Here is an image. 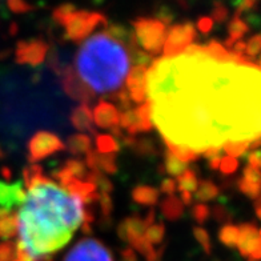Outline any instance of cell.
<instances>
[{"instance_id":"cell-39","label":"cell","mask_w":261,"mask_h":261,"mask_svg":"<svg viewBox=\"0 0 261 261\" xmlns=\"http://www.w3.org/2000/svg\"><path fill=\"white\" fill-rule=\"evenodd\" d=\"M130 62H134V64L141 65V67L147 68L148 64H152V63L155 62V58L149 55L148 52L143 51V49L136 48L135 51L130 52Z\"/></svg>"},{"instance_id":"cell-8","label":"cell","mask_w":261,"mask_h":261,"mask_svg":"<svg viewBox=\"0 0 261 261\" xmlns=\"http://www.w3.org/2000/svg\"><path fill=\"white\" fill-rule=\"evenodd\" d=\"M64 149V143L59 136L47 130H39L28 141V160L31 163L40 162L43 159Z\"/></svg>"},{"instance_id":"cell-41","label":"cell","mask_w":261,"mask_h":261,"mask_svg":"<svg viewBox=\"0 0 261 261\" xmlns=\"http://www.w3.org/2000/svg\"><path fill=\"white\" fill-rule=\"evenodd\" d=\"M211 215V210L210 206L205 205V204H196L193 205L192 208V217L195 219V221L197 224H204L206 220H208V217Z\"/></svg>"},{"instance_id":"cell-29","label":"cell","mask_w":261,"mask_h":261,"mask_svg":"<svg viewBox=\"0 0 261 261\" xmlns=\"http://www.w3.org/2000/svg\"><path fill=\"white\" fill-rule=\"evenodd\" d=\"M132 151L139 156H153L156 155L155 143L151 139H136L130 145Z\"/></svg>"},{"instance_id":"cell-28","label":"cell","mask_w":261,"mask_h":261,"mask_svg":"<svg viewBox=\"0 0 261 261\" xmlns=\"http://www.w3.org/2000/svg\"><path fill=\"white\" fill-rule=\"evenodd\" d=\"M219 239L225 247H236L237 241H239V227H236L233 224L224 225L219 232Z\"/></svg>"},{"instance_id":"cell-19","label":"cell","mask_w":261,"mask_h":261,"mask_svg":"<svg viewBox=\"0 0 261 261\" xmlns=\"http://www.w3.org/2000/svg\"><path fill=\"white\" fill-rule=\"evenodd\" d=\"M17 234V213L0 210V240L8 241Z\"/></svg>"},{"instance_id":"cell-23","label":"cell","mask_w":261,"mask_h":261,"mask_svg":"<svg viewBox=\"0 0 261 261\" xmlns=\"http://www.w3.org/2000/svg\"><path fill=\"white\" fill-rule=\"evenodd\" d=\"M67 148L72 155H86L92 149V140L88 135L75 134L67 139Z\"/></svg>"},{"instance_id":"cell-22","label":"cell","mask_w":261,"mask_h":261,"mask_svg":"<svg viewBox=\"0 0 261 261\" xmlns=\"http://www.w3.org/2000/svg\"><path fill=\"white\" fill-rule=\"evenodd\" d=\"M160 211H162L163 216L171 221L179 220L180 217L184 213V205H182L181 200L176 197L175 195L168 196L160 203Z\"/></svg>"},{"instance_id":"cell-13","label":"cell","mask_w":261,"mask_h":261,"mask_svg":"<svg viewBox=\"0 0 261 261\" xmlns=\"http://www.w3.org/2000/svg\"><path fill=\"white\" fill-rule=\"evenodd\" d=\"M127 92L130 101L145 103L147 101V68L141 65H135L129 69L127 77Z\"/></svg>"},{"instance_id":"cell-24","label":"cell","mask_w":261,"mask_h":261,"mask_svg":"<svg viewBox=\"0 0 261 261\" xmlns=\"http://www.w3.org/2000/svg\"><path fill=\"white\" fill-rule=\"evenodd\" d=\"M219 187L212 182L211 180H201L197 184V188L195 191V197L197 201L203 204L205 201H210V200H213L219 195Z\"/></svg>"},{"instance_id":"cell-57","label":"cell","mask_w":261,"mask_h":261,"mask_svg":"<svg viewBox=\"0 0 261 261\" xmlns=\"http://www.w3.org/2000/svg\"><path fill=\"white\" fill-rule=\"evenodd\" d=\"M220 162H221V155L216 156V158L210 159L211 169H213V171H217V169H219V167H220Z\"/></svg>"},{"instance_id":"cell-1","label":"cell","mask_w":261,"mask_h":261,"mask_svg":"<svg viewBox=\"0 0 261 261\" xmlns=\"http://www.w3.org/2000/svg\"><path fill=\"white\" fill-rule=\"evenodd\" d=\"M261 72L217 41L189 45L147 68L152 124L164 143L197 155L230 141L260 139Z\"/></svg>"},{"instance_id":"cell-25","label":"cell","mask_w":261,"mask_h":261,"mask_svg":"<svg viewBox=\"0 0 261 261\" xmlns=\"http://www.w3.org/2000/svg\"><path fill=\"white\" fill-rule=\"evenodd\" d=\"M96 147L97 152L101 155L116 153L120 149L119 141L112 135H96Z\"/></svg>"},{"instance_id":"cell-7","label":"cell","mask_w":261,"mask_h":261,"mask_svg":"<svg viewBox=\"0 0 261 261\" xmlns=\"http://www.w3.org/2000/svg\"><path fill=\"white\" fill-rule=\"evenodd\" d=\"M196 38V28L192 23L172 25L165 35V43L163 47L164 58H173L186 51L192 45Z\"/></svg>"},{"instance_id":"cell-34","label":"cell","mask_w":261,"mask_h":261,"mask_svg":"<svg viewBox=\"0 0 261 261\" xmlns=\"http://www.w3.org/2000/svg\"><path fill=\"white\" fill-rule=\"evenodd\" d=\"M167 148H168V151L171 152L172 155L176 156V158L181 160L182 163H189V162H195L196 159L199 158V155L196 153V152L191 151L188 148H184V147H177V145H172L168 144V143H165Z\"/></svg>"},{"instance_id":"cell-58","label":"cell","mask_w":261,"mask_h":261,"mask_svg":"<svg viewBox=\"0 0 261 261\" xmlns=\"http://www.w3.org/2000/svg\"><path fill=\"white\" fill-rule=\"evenodd\" d=\"M181 203L182 205H191L192 203V193L188 192H181Z\"/></svg>"},{"instance_id":"cell-61","label":"cell","mask_w":261,"mask_h":261,"mask_svg":"<svg viewBox=\"0 0 261 261\" xmlns=\"http://www.w3.org/2000/svg\"><path fill=\"white\" fill-rule=\"evenodd\" d=\"M4 156H6V153H4V151L2 149V147H0V160H2V159H4Z\"/></svg>"},{"instance_id":"cell-47","label":"cell","mask_w":261,"mask_h":261,"mask_svg":"<svg viewBox=\"0 0 261 261\" xmlns=\"http://www.w3.org/2000/svg\"><path fill=\"white\" fill-rule=\"evenodd\" d=\"M243 179H244L245 181L253 184V186H260V171H258V169L251 168V167H245L244 171H243Z\"/></svg>"},{"instance_id":"cell-27","label":"cell","mask_w":261,"mask_h":261,"mask_svg":"<svg viewBox=\"0 0 261 261\" xmlns=\"http://www.w3.org/2000/svg\"><path fill=\"white\" fill-rule=\"evenodd\" d=\"M164 168L168 175L179 177L180 175H182V173L188 169V165H187L186 163H182L181 160H179L176 156L172 155L171 152L167 149V152H165Z\"/></svg>"},{"instance_id":"cell-2","label":"cell","mask_w":261,"mask_h":261,"mask_svg":"<svg viewBox=\"0 0 261 261\" xmlns=\"http://www.w3.org/2000/svg\"><path fill=\"white\" fill-rule=\"evenodd\" d=\"M84 220V205L48 177L28 188L17 212V261L54 258Z\"/></svg>"},{"instance_id":"cell-32","label":"cell","mask_w":261,"mask_h":261,"mask_svg":"<svg viewBox=\"0 0 261 261\" xmlns=\"http://www.w3.org/2000/svg\"><path fill=\"white\" fill-rule=\"evenodd\" d=\"M249 147H251V143H248V141H230V143H225L221 147V149L225 151L227 156L236 159L239 156L244 155Z\"/></svg>"},{"instance_id":"cell-17","label":"cell","mask_w":261,"mask_h":261,"mask_svg":"<svg viewBox=\"0 0 261 261\" xmlns=\"http://www.w3.org/2000/svg\"><path fill=\"white\" fill-rule=\"evenodd\" d=\"M92 117L97 127L104 128V129H112L115 127H119L120 114H119L116 106L108 103V101H100L93 110Z\"/></svg>"},{"instance_id":"cell-5","label":"cell","mask_w":261,"mask_h":261,"mask_svg":"<svg viewBox=\"0 0 261 261\" xmlns=\"http://www.w3.org/2000/svg\"><path fill=\"white\" fill-rule=\"evenodd\" d=\"M99 24L107 25V19L100 12L93 11H75L65 21V38L72 41H82Z\"/></svg>"},{"instance_id":"cell-54","label":"cell","mask_w":261,"mask_h":261,"mask_svg":"<svg viewBox=\"0 0 261 261\" xmlns=\"http://www.w3.org/2000/svg\"><path fill=\"white\" fill-rule=\"evenodd\" d=\"M48 64L49 67H51L54 71H55L56 73H58L59 76H60V73H62L63 68L60 67V63H59V56H58V52L56 51H51V54H49L48 56Z\"/></svg>"},{"instance_id":"cell-37","label":"cell","mask_w":261,"mask_h":261,"mask_svg":"<svg viewBox=\"0 0 261 261\" xmlns=\"http://www.w3.org/2000/svg\"><path fill=\"white\" fill-rule=\"evenodd\" d=\"M0 261H17V247L14 241L0 243Z\"/></svg>"},{"instance_id":"cell-10","label":"cell","mask_w":261,"mask_h":261,"mask_svg":"<svg viewBox=\"0 0 261 261\" xmlns=\"http://www.w3.org/2000/svg\"><path fill=\"white\" fill-rule=\"evenodd\" d=\"M260 229L253 223L241 224L239 227V241L237 249L241 256L258 261L261 257V239Z\"/></svg>"},{"instance_id":"cell-36","label":"cell","mask_w":261,"mask_h":261,"mask_svg":"<svg viewBox=\"0 0 261 261\" xmlns=\"http://www.w3.org/2000/svg\"><path fill=\"white\" fill-rule=\"evenodd\" d=\"M76 11L75 6L72 4H62V6H59L54 10L52 12V17H54V20L59 24L64 25L65 21L68 20V17L73 14Z\"/></svg>"},{"instance_id":"cell-20","label":"cell","mask_w":261,"mask_h":261,"mask_svg":"<svg viewBox=\"0 0 261 261\" xmlns=\"http://www.w3.org/2000/svg\"><path fill=\"white\" fill-rule=\"evenodd\" d=\"M248 31H249V27H248L247 23H245L240 16H236V15H234V16L229 20V24H228V34H229V38H228L227 40H225V43H224V48H232V45H233L236 41L241 40V38H243Z\"/></svg>"},{"instance_id":"cell-33","label":"cell","mask_w":261,"mask_h":261,"mask_svg":"<svg viewBox=\"0 0 261 261\" xmlns=\"http://www.w3.org/2000/svg\"><path fill=\"white\" fill-rule=\"evenodd\" d=\"M165 227L163 224H152L147 228L144 234V239L149 244H160L164 239Z\"/></svg>"},{"instance_id":"cell-62","label":"cell","mask_w":261,"mask_h":261,"mask_svg":"<svg viewBox=\"0 0 261 261\" xmlns=\"http://www.w3.org/2000/svg\"><path fill=\"white\" fill-rule=\"evenodd\" d=\"M249 261H254V260H249Z\"/></svg>"},{"instance_id":"cell-44","label":"cell","mask_w":261,"mask_h":261,"mask_svg":"<svg viewBox=\"0 0 261 261\" xmlns=\"http://www.w3.org/2000/svg\"><path fill=\"white\" fill-rule=\"evenodd\" d=\"M261 48V36L258 34H256L254 36H252L248 43H245V55H248L249 58H254V56L258 55Z\"/></svg>"},{"instance_id":"cell-35","label":"cell","mask_w":261,"mask_h":261,"mask_svg":"<svg viewBox=\"0 0 261 261\" xmlns=\"http://www.w3.org/2000/svg\"><path fill=\"white\" fill-rule=\"evenodd\" d=\"M100 210L103 216V223H111L112 221V212H114V201L108 193H99Z\"/></svg>"},{"instance_id":"cell-3","label":"cell","mask_w":261,"mask_h":261,"mask_svg":"<svg viewBox=\"0 0 261 261\" xmlns=\"http://www.w3.org/2000/svg\"><path fill=\"white\" fill-rule=\"evenodd\" d=\"M130 52L107 31L83 41L75 56L73 69L95 95L112 97L121 91L130 69Z\"/></svg>"},{"instance_id":"cell-30","label":"cell","mask_w":261,"mask_h":261,"mask_svg":"<svg viewBox=\"0 0 261 261\" xmlns=\"http://www.w3.org/2000/svg\"><path fill=\"white\" fill-rule=\"evenodd\" d=\"M63 167H64V168L68 171L69 175L73 176L75 179L82 180V181L86 180L88 171L86 169V164L83 162H80V160H77V159H69V160L65 162V164L63 165Z\"/></svg>"},{"instance_id":"cell-14","label":"cell","mask_w":261,"mask_h":261,"mask_svg":"<svg viewBox=\"0 0 261 261\" xmlns=\"http://www.w3.org/2000/svg\"><path fill=\"white\" fill-rule=\"evenodd\" d=\"M25 189L20 181L8 186L4 181H0V210L12 211L15 206H20L25 200Z\"/></svg>"},{"instance_id":"cell-21","label":"cell","mask_w":261,"mask_h":261,"mask_svg":"<svg viewBox=\"0 0 261 261\" xmlns=\"http://www.w3.org/2000/svg\"><path fill=\"white\" fill-rule=\"evenodd\" d=\"M160 192L159 189L149 186H138L132 189V199L135 203L141 204V205H156L159 201Z\"/></svg>"},{"instance_id":"cell-6","label":"cell","mask_w":261,"mask_h":261,"mask_svg":"<svg viewBox=\"0 0 261 261\" xmlns=\"http://www.w3.org/2000/svg\"><path fill=\"white\" fill-rule=\"evenodd\" d=\"M63 261H114V257L101 241L86 237L69 249Z\"/></svg>"},{"instance_id":"cell-45","label":"cell","mask_w":261,"mask_h":261,"mask_svg":"<svg viewBox=\"0 0 261 261\" xmlns=\"http://www.w3.org/2000/svg\"><path fill=\"white\" fill-rule=\"evenodd\" d=\"M229 17V11L228 8L224 6L223 3H215V7L212 10V21H216V23H224V21L228 20Z\"/></svg>"},{"instance_id":"cell-48","label":"cell","mask_w":261,"mask_h":261,"mask_svg":"<svg viewBox=\"0 0 261 261\" xmlns=\"http://www.w3.org/2000/svg\"><path fill=\"white\" fill-rule=\"evenodd\" d=\"M112 99H114L115 101H116L117 106L120 107L121 110H124V111L130 110V103H132V101H130L129 95H128V92L125 90L119 91V92H117L116 95H115V96L112 97Z\"/></svg>"},{"instance_id":"cell-9","label":"cell","mask_w":261,"mask_h":261,"mask_svg":"<svg viewBox=\"0 0 261 261\" xmlns=\"http://www.w3.org/2000/svg\"><path fill=\"white\" fill-rule=\"evenodd\" d=\"M119 125L128 130L130 136H134L140 132H148L153 128L151 117V106L149 101H145L138 108H130L124 111L119 119Z\"/></svg>"},{"instance_id":"cell-49","label":"cell","mask_w":261,"mask_h":261,"mask_svg":"<svg viewBox=\"0 0 261 261\" xmlns=\"http://www.w3.org/2000/svg\"><path fill=\"white\" fill-rule=\"evenodd\" d=\"M176 189H177V187H176V181L173 179H169L168 177V179L163 180L160 189H159V192H163L165 193V195L172 196L176 192Z\"/></svg>"},{"instance_id":"cell-12","label":"cell","mask_w":261,"mask_h":261,"mask_svg":"<svg viewBox=\"0 0 261 261\" xmlns=\"http://www.w3.org/2000/svg\"><path fill=\"white\" fill-rule=\"evenodd\" d=\"M48 44L41 39H30V40H20L16 45V62L19 64H28L36 67L45 59L48 54Z\"/></svg>"},{"instance_id":"cell-31","label":"cell","mask_w":261,"mask_h":261,"mask_svg":"<svg viewBox=\"0 0 261 261\" xmlns=\"http://www.w3.org/2000/svg\"><path fill=\"white\" fill-rule=\"evenodd\" d=\"M43 167L38 164H32L30 167H25L24 171H23V181H24L25 188H30L31 186H34L35 182L40 180L43 177Z\"/></svg>"},{"instance_id":"cell-15","label":"cell","mask_w":261,"mask_h":261,"mask_svg":"<svg viewBox=\"0 0 261 261\" xmlns=\"http://www.w3.org/2000/svg\"><path fill=\"white\" fill-rule=\"evenodd\" d=\"M86 167L90 168V171L100 172V173H107V175H115L117 172L116 156L115 153H108V155H101L96 149H90L86 153Z\"/></svg>"},{"instance_id":"cell-16","label":"cell","mask_w":261,"mask_h":261,"mask_svg":"<svg viewBox=\"0 0 261 261\" xmlns=\"http://www.w3.org/2000/svg\"><path fill=\"white\" fill-rule=\"evenodd\" d=\"M147 228L148 224L144 219H141L140 216H130L119 224L117 234L121 240L128 241L129 244H132L134 241L144 237Z\"/></svg>"},{"instance_id":"cell-52","label":"cell","mask_w":261,"mask_h":261,"mask_svg":"<svg viewBox=\"0 0 261 261\" xmlns=\"http://www.w3.org/2000/svg\"><path fill=\"white\" fill-rule=\"evenodd\" d=\"M256 6H257V2H256V0H245V2L237 3L236 16H240L243 12H247V11H252L253 8H256Z\"/></svg>"},{"instance_id":"cell-11","label":"cell","mask_w":261,"mask_h":261,"mask_svg":"<svg viewBox=\"0 0 261 261\" xmlns=\"http://www.w3.org/2000/svg\"><path fill=\"white\" fill-rule=\"evenodd\" d=\"M60 77H62L63 88L69 97L77 100L84 106H88L91 101L95 100V93L80 80L72 65L64 67L62 73H60Z\"/></svg>"},{"instance_id":"cell-51","label":"cell","mask_w":261,"mask_h":261,"mask_svg":"<svg viewBox=\"0 0 261 261\" xmlns=\"http://www.w3.org/2000/svg\"><path fill=\"white\" fill-rule=\"evenodd\" d=\"M260 165H261V155L260 151H258V148L253 149V151L249 153L248 156V167H251V168L258 169L260 171Z\"/></svg>"},{"instance_id":"cell-46","label":"cell","mask_w":261,"mask_h":261,"mask_svg":"<svg viewBox=\"0 0 261 261\" xmlns=\"http://www.w3.org/2000/svg\"><path fill=\"white\" fill-rule=\"evenodd\" d=\"M7 6L15 14H24V12H28V11L35 10V6L27 4L24 2H20V0H11V2L7 3Z\"/></svg>"},{"instance_id":"cell-60","label":"cell","mask_w":261,"mask_h":261,"mask_svg":"<svg viewBox=\"0 0 261 261\" xmlns=\"http://www.w3.org/2000/svg\"><path fill=\"white\" fill-rule=\"evenodd\" d=\"M2 173H3V176L7 180L11 179V171H10V168H6V167H3V168H2Z\"/></svg>"},{"instance_id":"cell-40","label":"cell","mask_w":261,"mask_h":261,"mask_svg":"<svg viewBox=\"0 0 261 261\" xmlns=\"http://www.w3.org/2000/svg\"><path fill=\"white\" fill-rule=\"evenodd\" d=\"M212 217L216 221H219V223L227 225V224H230L229 221L232 215H230L229 210H228L227 206L221 205V204H216L212 208Z\"/></svg>"},{"instance_id":"cell-53","label":"cell","mask_w":261,"mask_h":261,"mask_svg":"<svg viewBox=\"0 0 261 261\" xmlns=\"http://www.w3.org/2000/svg\"><path fill=\"white\" fill-rule=\"evenodd\" d=\"M156 20H159L163 24H169L172 20H173V14H172V11L168 10V8L163 7L162 10L158 11V17H156Z\"/></svg>"},{"instance_id":"cell-43","label":"cell","mask_w":261,"mask_h":261,"mask_svg":"<svg viewBox=\"0 0 261 261\" xmlns=\"http://www.w3.org/2000/svg\"><path fill=\"white\" fill-rule=\"evenodd\" d=\"M239 189L249 199L257 200L258 196H260V186H253L251 182L245 181L244 179L239 180Z\"/></svg>"},{"instance_id":"cell-38","label":"cell","mask_w":261,"mask_h":261,"mask_svg":"<svg viewBox=\"0 0 261 261\" xmlns=\"http://www.w3.org/2000/svg\"><path fill=\"white\" fill-rule=\"evenodd\" d=\"M192 232L195 239L197 240V243L203 247L204 252L206 254H211V252H212V243H211L210 233L201 227H193Z\"/></svg>"},{"instance_id":"cell-59","label":"cell","mask_w":261,"mask_h":261,"mask_svg":"<svg viewBox=\"0 0 261 261\" xmlns=\"http://www.w3.org/2000/svg\"><path fill=\"white\" fill-rule=\"evenodd\" d=\"M260 205H261L260 199L254 200V211H256V216H257L258 219H260V217H261V210H260Z\"/></svg>"},{"instance_id":"cell-18","label":"cell","mask_w":261,"mask_h":261,"mask_svg":"<svg viewBox=\"0 0 261 261\" xmlns=\"http://www.w3.org/2000/svg\"><path fill=\"white\" fill-rule=\"evenodd\" d=\"M69 120H71V124H72L73 128H76V129L90 130L91 134L95 135V136L97 135L96 129L93 128L92 111H91V108L88 106L80 104L79 107H76L75 110L71 112Z\"/></svg>"},{"instance_id":"cell-55","label":"cell","mask_w":261,"mask_h":261,"mask_svg":"<svg viewBox=\"0 0 261 261\" xmlns=\"http://www.w3.org/2000/svg\"><path fill=\"white\" fill-rule=\"evenodd\" d=\"M121 261H138L136 252L132 248H127L121 252Z\"/></svg>"},{"instance_id":"cell-42","label":"cell","mask_w":261,"mask_h":261,"mask_svg":"<svg viewBox=\"0 0 261 261\" xmlns=\"http://www.w3.org/2000/svg\"><path fill=\"white\" fill-rule=\"evenodd\" d=\"M239 168V160L234 158H229V156H225V158H221V162H220V172L223 175H233L234 172L237 171Z\"/></svg>"},{"instance_id":"cell-4","label":"cell","mask_w":261,"mask_h":261,"mask_svg":"<svg viewBox=\"0 0 261 261\" xmlns=\"http://www.w3.org/2000/svg\"><path fill=\"white\" fill-rule=\"evenodd\" d=\"M135 38L139 44L148 51L149 55H156L163 51L167 30L163 23L151 17H138L132 21Z\"/></svg>"},{"instance_id":"cell-50","label":"cell","mask_w":261,"mask_h":261,"mask_svg":"<svg viewBox=\"0 0 261 261\" xmlns=\"http://www.w3.org/2000/svg\"><path fill=\"white\" fill-rule=\"evenodd\" d=\"M212 27H213V21H212V19L208 16L200 17L199 21H197V30H199V31L204 35L210 34L211 30H212Z\"/></svg>"},{"instance_id":"cell-26","label":"cell","mask_w":261,"mask_h":261,"mask_svg":"<svg viewBox=\"0 0 261 261\" xmlns=\"http://www.w3.org/2000/svg\"><path fill=\"white\" fill-rule=\"evenodd\" d=\"M176 179H177L176 180L177 181L176 187H177L180 192H195L196 188H197V184H199L197 176H196L195 171H192V169H187L182 175H180Z\"/></svg>"},{"instance_id":"cell-56","label":"cell","mask_w":261,"mask_h":261,"mask_svg":"<svg viewBox=\"0 0 261 261\" xmlns=\"http://www.w3.org/2000/svg\"><path fill=\"white\" fill-rule=\"evenodd\" d=\"M221 148H217V147H212V148H208L206 151L203 152V156H205L208 160L212 158H216V156H220L221 155Z\"/></svg>"}]
</instances>
